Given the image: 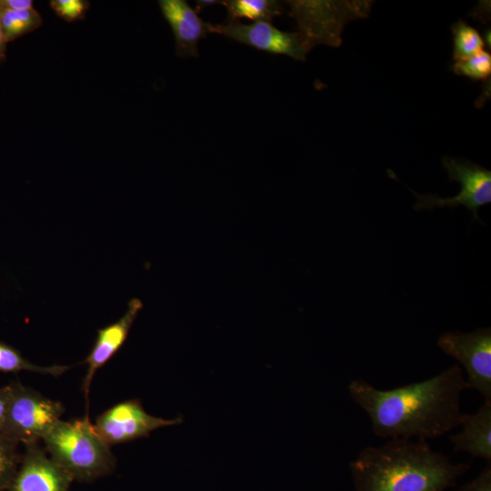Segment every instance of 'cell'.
<instances>
[{
	"mask_svg": "<svg viewBox=\"0 0 491 491\" xmlns=\"http://www.w3.org/2000/svg\"><path fill=\"white\" fill-rule=\"evenodd\" d=\"M462 369L454 365L438 375L389 390L364 379L348 384V393L369 416L373 433L382 438L431 439L459 426L465 413Z\"/></svg>",
	"mask_w": 491,
	"mask_h": 491,
	"instance_id": "cell-1",
	"label": "cell"
},
{
	"mask_svg": "<svg viewBox=\"0 0 491 491\" xmlns=\"http://www.w3.org/2000/svg\"><path fill=\"white\" fill-rule=\"evenodd\" d=\"M348 467L354 491H446L471 466L452 463L425 439L391 438L363 448Z\"/></svg>",
	"mask_w": 491,
	"mask_h": 491,
	"instance_id": "cell-2",
	"label": "cell"
},
{
	"mask_svg": "<svg viewBox=\"0 0 491 491\" xmlns=\"http://www.w3.org/2000/svg\"><path fill=\"white\" fill-rule=\"evenodd\" d=\"M42 441L56 464L82 476L105 469L114 458L111 446L95 431L88 414L72 421L59 420Z\"/></svg>",
	"mask_w": 491,
	"mask_h": 491,
	"instance_id": "cell-3",
	"label": "cell"
},
{
	"mask_svg": "<svg viewBox=\"0 0 491 491\" xmlns=\"http://www.w3.org/2000/svg\"><path fill=\"white\" fill-rule=\"evenodd\" d=\"M289 15L298 25L299 36L308 53L319 44L338 47L345 25L356 18L366 17L369 1H287Z\"/></svg>",
	"mask_w": 491,
	"mask_h": 491,
	"instance_id": "cell-4",
	"label": "cell"
},
{
	"mask_svg": "<svg viewBox=\"0 0 491 491\" xmlns=\"http://www.w3.org/2000/svg\"><path fill=\"white\" fill-rule=\"evenodd\" d=\"M5 422L1 431L7 437L25 446L43 440L61 420L63 405L37 391L12 383Z\"/></svg>",
	"mask_w": 491,
	"mask_h": 491,
	"instance_id": "cell-5",
	"label": "cell"
},
{
	"mask_svg": "<svg viewBox=\"0 0 491 491\" xmlns=\"http://www.w3.org/2000/svg\"><path fill=\"white\" fill-rule=\"evenodd\" d=\"M443 166L451 181L460 184L459 194L452 197L438 195H419L406 186L416 197L415 210H433L436 207L456 208L464 205L473 214V220L480 221L478 208L491 202V171L464 158L444 156Z\"/></svg>",
	"mask_w": 491,
	"mask_h": 491,
	"instance_id": "cell-6",
	"label": "cell"
},
{
	"mask_svg": "<svg viewBox=\"0 0 491 491\" xmlns=\"http://www.w3.org/2000/svg\"><path fill=\"white\" fill-rule=\"evenodd\" d=\"M437 345L466 369V388L475 389L485 400H491V328L446 332L438 337Z\"/></svg>",
	"mask_w": 491,
	"mask_h": 491,
	"instance_id": "cell-7",
	"label": "cell"
},
{
	"mask_svg": "<svg viewBox=\"0 0 491 491\" xmlns=\"http://www.w3.org/2000/svg\"><path fill=\"white\" fill-rule=\"evenodd\" d=\"M176 417L165 419L148 414L137 399L118 403L96 417L94 426L109 445L122 444L149 435L161 427L181 424Z\"/></svg>",
	"mask_w": 491,
	"mask_h": 491,
	"instance_id": "cell-8",
	"label": "cell"
},
{
	"mask_svg": "<svg viewBox=\"0 0 491 491\" xmlns=\"http://www.w3.org/2000/svg\"><path fill=\"white\" fill-rule=\"evenodd\" d=\"M209 32L225 35L257 50L285 55L305 61L307 54L297 32H284L268 22L245 25L230 21L223 25L209 24Z\"/></svg>",
	"mask_w": 491,
	"mask_h": 491,
	"instance_id": "cell-9",
	"label": "cell"
},
{
	"mask_svg": "<svg viewBox=\"0 0 491 491\" xmlns=\"http://www.w3.org/2000/svg\"><path fill=\"white\" fill-rule=\"evenodd\" d=\"M22 466L11 491H65L66 471L47 457L37 443L25 446Z\"/></svg>",
	"mask_w": 491,
	"mask_h": 491,
	"instance_id": "cell-10",
	"label": "cell"
},
{
	"mask_svg": "<svg viewBox=\"0 0 491 491\" xmlns=\"http://www.w3.org/2000/svg\"><path fill=\"white\" fill-rule=\"evenodd\" d=\"M142 307L143 304L139 299H131L125 313L121 318L97 331L94 346L85 361L87 368L83 382V391L87 402L91 382L95 372L107 363L122 346Z\"/></svg>",
	"mask_w": 491,
	"mask_h": 491,
	"instance_id": "cell-11",
	"label": "cell"
},
{
	"mask_svg": "<svg viewBox=\"0 0 491 491\" xmlns=\"http://www.w3.org/2000/svg\"><path fill=\"white\" fill-rule=\"evenodd\" d=\"M158 4L174 33L176 55L197 57V44L209 33V24L205 23L185 0H160Z\"/></svg>",
	"mask_w": 491,
	"mask_h": 491,
	"instance_id": "cell-12",
	"label": "cell"
},
{
	"mask_svg": "<svg viewBox=\"0 0 491 491\" xmlns=\"http://www.w3.org/2000/svg\"><path fill=\"white\" fill-rule=\"evenodd\" d=\"M460 426L462 429L449 436L454 452L491 462V400H485L475 413L466 414Z\"/></svg>",
	"mask_w": 491,
	"mask_h": 491,
	"instance_id": "cell-13",
	"label": "cell"
},
{
	"mask_svg": "<svg viewBox=\"0 0 491 491\" xmlns=\"http://www.w3.org/2000/svg\"><path fill=\"white\" fill-rule=\"evenodd\" d=\"M221 4L226 7L227 22L248 18L271 23L273 17L284 11L282 4L274 0H225Z\"/></svg>",
	"mask_w": 491,
	"mask_h": 491,
	"instance_id": "cell-14",
	"label": "cell"
},
{
	"mask_svg": "<svg viewBox=\"0 0 491 491\" xmlns=\"http://www.w3.org/2000/svg\"><path fill=\"white\" fill-rule=\"evenodd\" d=\"M0 23L6 43L12 42L42 25V17L35 9L11 11L0 8Z\"/></svg>",
	"mask_w": 491,
	"mask_h": 491,
	"instance_id": "cell-15",
	"label": "cell"
},
{
	"mask_svg": "<svg viewBox=\"0 0 491 491\" xmlns=\"http://www.w3.org/2000/svg\"><path fill=\"white\" fill-rule=\"evenodd\" d=\"M68 366H40L26 360L21 353L11 346L0 342V373L30 371L58 376L68 370Z\"/></svg>",
	"mask_w": 491,
	"mask_h": 491,
	"instance_id": "cell-16",
	"label": "cell"
},
{
	"mask_svg": "<svg viewBox=\"0 0 491 491\" xmlns=\"http://www.w3.org/2000/svg\"><path fill=\"white\" fill-rule=\"evenodd\" d=\"M455 61L466 59L483 50L484 40L478 31L462 20L451 25Z\"/></svg>",
	"mask_w": 491,
	"mask_h": 491,
	"instance_id": "cell-17",
	"label": "cell"
},
{
	"mask_svg": "<svg viewBox=\"0 0 491 491\" xmlns=\"http://www.w3.org/2000/svg\"><path fill=\"white\" fill-rule=\"evenodd\" d=\"M451 69L472 80H486L491 75V55L482 50L466 59L455 61Z\"/></svg>",
	"mask_w": 491,
	"mask_h": 491,
	"instance_id": "cell-18",
	"label": "cell"
},
{
	"mask_svg": "<svg viewBox=\"0 0 491 491\" xmlns=\"http://www.w3.org/2000/svg\"><path fill=\"white\" fill-rule=\"evenodd\" d=\"M18 445L0 432V486L10 480L15 473L19 460Z\"/></svg>",
	"mask_w": 491,
	"mask_h": 491,
	"instance_id": "cell-19",
	"label": "cell"
},
{
	"mask_svg": "<svg viewBox=\"0 0 491 491\" xmlns=\"http://www.w3.org/2000/svg\"><path fill=\"white\" fill-rule=\"evenodd\" d=\"M90 3L85 0H52L50 6L54 12L67 22L84 19Z\"/></svg>",
	"mask_w": 491,
	"mask_h": 491,
	"instance_id": "cell-20",
	"label": "cell"
},
{
	"mask_svg": "<svg viewBox=\"0 0 491 491\" xmlns=\"http://www.w3.org/2000/svg\"><path fill=\"white\" fill-rule=\"evenodd\" d=\"M455 491H491V462L474 479Z\"/></svg>",
	"mask_w": 491,
	"mask_h": 491,
	"instance_id": "cell-21",
	"label": "cell"
},
{
	"mask_svg": "<svg viewBox=\"0 0 491 491\" xmlns=\"http://www.w3.org/2000/svg\"><path fill=\"white\" fill-rule=\"evenodd\" d=\"M11 391V384L0 387V432L2 431L5 422Z\"/></svg>",
	"mask_w": 491,
	"mask_h": 491,
	"instance_id": "cell-22",
	"label": "cell"
},
{
	"mask_svg": "<svg viewBox=\"0 0 491 491\" xmlns=\"http://www.w3.org/2000/svg\"><path fill=\"white\" fill-rule=\"evenodd\" d=\"M31 0H0V8L3 10L22 11L29 10L33 7Z\"/></svg>",
	"mask_w": 491,
	"mask_h": 491,
	"instance_id": "cell-23",
	"label": "cell"
},
{
	"mask_svg": "<svg viewBox=\"0 0 491 491\" xmlns=\"http://www.w3.org/2000/svg\"><path fill=\"white\" fill-rule=\"evenodd\" d=\"M6 44L0 23V64L4 63L6 59Z\"/></svg>",
	"mask_w": 491,
	"mask_h": 491,
	"instance_id": "cell-24",
	"label": "cell"
},
{
	"mask_svg": "<svg viewBox=\"0 0 491 491\" xmlns=\"http://www.w3.org/2000/svg\"><path fill=\"white\" fill-rule=\"evenodd\" d=\"M220 3L219 1H215V0H199V1H196V9H195V12L198 13L200 11H202L204 8H206L210 5H216Z\"/></svg>",
	"mask_w": 491,
	"mask_h": 491,
	"instance_id": "cell-25",
	"label": "cell"
}]
</instances>
